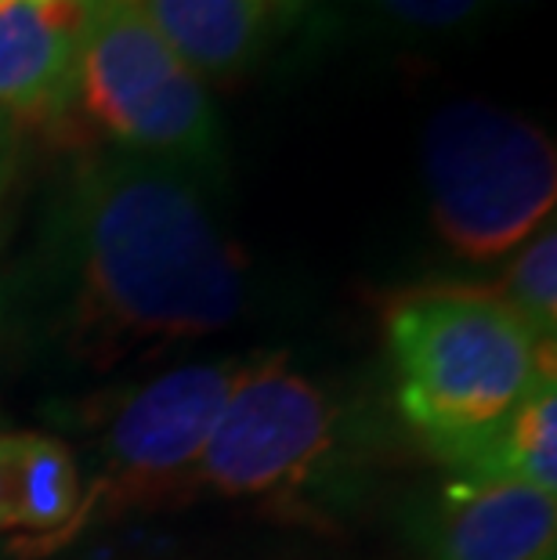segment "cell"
<instances>
[{
	"mask_svg": "<svg viewBox=\"0 0 557 560\" xmlns=\"http://www.w3.org/2000/svg\"><path fill=\"white\" fill-rule=\"evenodd\" d=\"M0 532H15V521H11V481H8V434H0Z\"/></svg>",
	"mask_w": 557,
	"mask_h": 560,
	"instance_id": "15",
	"label": "cell"
},
{
	"mask_svg": "<svg viewBox=\"0 0 557 560\" xmlns=\"http://www.w3.org/2000/svg\"><path fill=\"white\" fill-rule=\"evenodd\" d=\"M73 109L113 149L174 163L204 182L224 166L207 83L174 55L138 0H94Z\"/></svg>",
	"mask_w": 557,
	"mask_h": 560,
	"instance_id": "4",
	"label": "cell"
},
{
	"mask_svg": "<svg viewBox=\"0 0 557 560\" xmlns=\"http://www.w3.org/2000/svg\"><path fill=\"white\" fill-rule=\"evenodd\" d=\"M62 340L91 365L167 351L232 326L246 260L204 177L113 149L80 160L40 235Z\"/></svg>",
	"mask_w": 557,
	"mask_h": 560,
	"instance_id": "1",
	"label": "cell"
},
{
	"mask_svg": "<svg viewBox=\"0 0 557 560\" xmlns=\"http://www.w3.org/2000/svg\"><path fill=\"white\" fill-rule=\"evenodd\" d=\"M337 445V412L312 380L257 354L224 401L193 488L232 499H282L315 481Z\"/></svg>",
	"mask_w": 557,
	"mask_h": 560,
	"instance_id": "6",
	"label": "cell"
},
{
	"mask_svg": "<svg viewBox=\"0 0 557 560\" xmlns=\"http://www.w3.org/2000/svg\"><path fill=\"white\" fill-rule=\"evenodd\" d=\"M15 163H19V130H15V120L0 116V196H4V188L11 185Z\"/></svg>",
	"mask_w": 557,
	"mask_h": 560,
	"instance_id": "14",
	"label": "cell"
},
{
	"mask_svg": "<svg viewBox=\"0 0 557 560\" xmlns=\"http://www.w3.org/2000/svg\"><path fill=\"white\" fill-rule=\"evenodd\" d=\"M199 80L243 73L265 47L279 0H138Z\"/></svg>",
	"mask_w": 557,
	"mask_h": 560,
	"instance_id": "9",
	"label": "cell"
},
{
	"mask_svg": "<svg viewBox=\"0 0 557 560\" xmlns=\"http://www.w3.org/2000/svg\"><path fill=\"white\" fill-rule=\"evenodd\" d=\"M251 362L254 359L177 365L116 401L94 445L98 467L80 492L77 517L62 542L77 539L91 521L109 517L120 506L163 499L182 485L193 488L207 438Z\"/></svg>",
	"mask_w": 557,
	"mask_h": 560,
	"instance_id": "5",
	"label": "cell"
},
{
	"mask_svg": "<svg viewBox=\"0 0 557 560\" xmlns=\"http://www.w3.org/2000/svg\"><path fill=\"white\" fill-rule=\"evenodd\" d=\"M423 182L442 243L464 260H492L554 218L557 152L525 116L453 102L423 130Z\"/></svg>",
	"mask_w": 557,
	"mask_h": 560,
	"instance_id": "3",
	"label": "cell"
},
{
	"mask_svg": "<svg viewBox=\"0 0 557 560\" xmlns=\"http://www.w3.org/2000/svg\"><path fill=\"white\" fill-rule=\"evenodd\" d=\"M8 481L15 532L30 535V542H19L15 550L37 557L62 546L84 492L73 448L62 438L37 431L8 434Z\"/></svg>",
	"mask_w": 557,
	"mask_h": 560,
	"instance_id": "10",
	"label": "cell"
},
{
	"mask_svg": "<svg viewBox=\"0 0 557 560\" xmlns=\"http://www.w3.org/2000/svg\"><path fill=\"white\" fill-rule=\"evenodd\" d=\"M557 495L521 481H456L431 528V560H554Z\"/></svg>",
	"mask_w": 557,
	"mask_h": 560,
	"instance_id": "8",
	"label": "cell"
},
{
	"mask_svg": "<svg viewBox=\"0 0 557 560\" xmlns=\"http://www.w3.org/2000/svg\"><path fill=\"white\" fill-rule=\"evenodd\" d=\"M0 4H11V0H0Z\"/></svg>",
	"mask_w": 557,
	"mask_h": 560,
	"instance_id": "16",
	"label": "cell"
},
{
	"mask_svg": "<svg viewBox=\"0 0 557 560\" xmlns=\"http://www.w3.org/2000/svg\"><path fill=\"white\" fill-rule=\"evenodd\" d=\"M94 0L0 4V116L58 120L73 109Z\"/></svg>",
	"mask_w": 557,
	"mask_h": 560,
	"instance_id": "7",
	"label": "cell"
},
{
	"mask_svg": "<svg viewBox=\"0 0 557 560\" xmlns=\"http://www.w3.org/2000/svg\"><path fill=\"white\" fill-rule=\"evenodd\" d=\"M500 301L521 318L532 337L543 348H554L557 340V229L554 218L536 235L521 243L511 268L503 271V282L492 290Z\"/></svg>",
	"mask_w": 557,
	"mask_h": 560,
	"instance_id": "12",
	"label": "cell"
},
{
	"mask_svg": "<svg viewBox=\"0 0 557 560\" xmlns=\"http://www.w3.org/2000/svg\"><path fill=\"white\" fill-rule=\"evenodd\" d=\"M471 481H521L557 495V380L539 376L507 423L464 470Z\"/></svg>",
	"mask_w": 557,
	"mask_h": 560,
	"instance_id": "11",
	"label": "cell"
},
{
	"mask_svg": "<svg viewBox=\"0 0 557 560\" xmlns=\"http://www.w3.org/2000/svg\"><path fill=\"white\" fill-rule=\"evenodd\" d=\"M376 4L417 30H460L481 15L485 0H376Z\"/></svg>",
	"mask_w": 557,
	"mask_h": 560,
	"instance_id": "13",
	"label": "cell"
},
{
	"mask_svg": "<svg viewBox=\"0 0 557 560\" xmlns=\"http://www.w3.org/2000/svg\"><path fill=\"white\" fill-rule=\"evenodd\" d=\"M387 343L402 416L460 474L536 380L554 373V348H543L492 290L406 293L387 312Z\"/></svg>",
	"mask_w": 557,
	"mask_h": 560,
	"instance_id": "2",
	"label": "cell"
}]
</instances>
